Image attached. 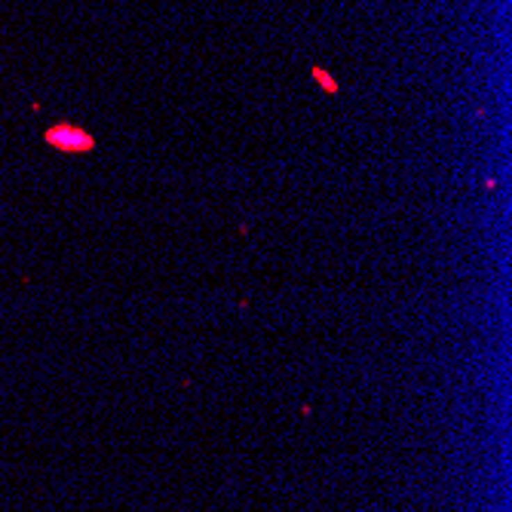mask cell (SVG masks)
<instances>
[{
	"mask_svg": "<svg viewBox=\"0 0 512 512\" xmlns=\"http://www.w3.org/2000/svg\"><path fill=\"white\" fill-rule=\"evenodd\" d=\"M47 141L52 147H58V150H67V154H77V150H93L95 147L93 135H86L83 129H77V126H67V123L52 126V129L47 132Z\"/></svg>",
	"mask_w": 512,
	"mask_h": 512,
	"instance_id": "6da1fadb",
	"label": "cell"
},
{
	"mask_svg": "<svg viewBox=\"0 0 512 512\" xmlns=\"http://www.w3.org/2000/svg\"><path fill=\"white\" fill-rule=\"evenodd\" d=\"M313 77H316V80H319V83H322V86H326V89H328V93H337L335 80H331V77H328V74H326V71H322V67H313Z\"/></svg>",
	"mask_w": 512,
	"mask_h": 512,
	"instance_id": "7a4b0ae2",
	"label": "cell"
}]
</instances>
